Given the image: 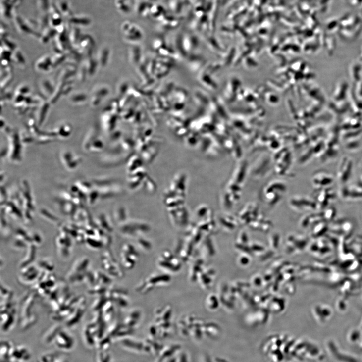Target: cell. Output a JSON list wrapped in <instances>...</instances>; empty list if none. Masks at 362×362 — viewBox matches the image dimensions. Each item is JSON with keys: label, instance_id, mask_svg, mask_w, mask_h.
Returning <instances> with one entry per match:
<instances>
[{"label": "cell", "instance_id": "cell-4", "mask_svg": "<svg viewBox=\"0 0 362 362\" xmlns=\"http://www.w3.org/2000/svg\"><path fill=\"white\" fill-rule=\"evenodd\" d=\"M334 182L333 175L324 171H317L312 179V185L316 190L331 187Z\"/></svg>", "mask_w": 362, "mask_h": 362}, {"label": "cell", "instance_id": "cell-5", "mask_svg": "<svg viewBox=\"0 0 362 362\" xmlns=\"http://www.w3.org/2000/svg\"><path fill=\"white\" fill-rule=\"evenodd\" d=\"M57 348L63 351H70L75 344L74 339L67 333L60 331L54 340Z\"/></svg>", "mask_w": 362, "mask_h": 362}, {"label": "cell", "instance_id": "cell-1", "mask_svg": "<svg viewBox=\"0 0 362 362\" xmlns=\"http://www.w3.org/2000/svg\"><path fill=\"white\" fill-rule=\"evenodd\" d=\"M336 198V194L332 187L316 190L314 199L316 201L318 209L327 208Z\"/></svg>", "mask_w": 362, "mask_h": 362}, {"label": "cell", "instance_id": "cell-3", "mask_svg": "<svg viewBox=\"0 0 362 362\" xmlns=\"http://www.w3.org/2000/svg\"><path fill=\"white\" fill-rule=\"evenodd\" d=\"M353 170V162L349 157L346 156L341 161L337 172V178L342 184H347L351 178Z\"/></svg>", "mask_w": 362, "mask_h": 362}, {"label": "cell", "instance_id": "cell-8", "mask_svg": "<svg viewBox=\"0 0 362 362\" xmlns=\"http://www.w3.org/2000/svg\"><path fill=\"white\" fill-rule=\"evenodd\" d=\"M12 346V344L9 342L4 341L1 342V358L2 361H10V352Z\"/></svg>", "mask_w": 362, "mask_h": 362}, {"label": "cell", "instance_id": "cell-7", "mask_svg": "<svg viewBox=\"0 0 362 362\" xmlns=\"http://www.w3.org/2000/svg\"><path fill=\"white\" fill-rule=\"evenodd\" d=\"M61 331L59 325H54L49 329L42 336V341L44 344L48 345L54 341L57 334Z\"/></svg>", "mask_w": 362, "mask_h": 362}, {"label": "cell", "instance_id": "cell-9", "mask_svg": "<svg viewBox=\"0 0 362 362\" xmlns=\"http://www.w3.org/2000/svg\"><path fill=\"white\" fill-rule=\"evenodd\" d=\"M83 338L85 344L88 347H92L94 342L93 338V334L90 332L89 328L86 329L83 333Z\"/></svg>", "mask_w": 362, "mask_h": 362}, {"label": "cell", "instance_id": "cell-10", "mask_svg": "<svg viewBox=\"0 0 362 362\" xmlns=\"http://www.w3.org/2000/svg\"><path fill=\"white\" fill-rule=\"evenodd\" d=\"M52 362H69L68 356L63 353H56Z\"/></svg>", "mask_w": 362, "mask_h": 362}, {"label": "cell", "instance_id": "cell-6", "mask_svg": "<svg viewBox=\"0 0 362 362\" xmlns=\"http://www.w3.org/2000/svg\"><path fill=\"white\" fill-rule=\"evenodd\" d=\"M31 358L28 350L24 346H12L10 352V360L12 362H26Z\"/></svg>", "mask_w": 362, "mask_h": 362}, {"label": "cell", "instance_id": "cell-11", "mask_svg": "<svg viewBox=\"0 0 362 362\" xmlns=\"http://www.w3.org/2000/svg\"><path fill=\"white\" fill-rule=\"evenodd\" d=\"M357 184L362 188V165L360 168V175L358 177V182Z\"/></svg>", "mask_w": 362, "mask_h": 362}, {"label": "cell", "instance_id": "cell-2", "mask_svg": "<svg viewBox=\"0 0 362 362\" xmlns=\"http://www.w3.org/2000/svg\"><path fill=\"white\" fill-rule=\"evenodd\" d=\"M339 195L345 201H356L362 200V188L358 185H342Z\"/></svg>", "mask_w": 362, "mask_h": 362}]
</instances>
